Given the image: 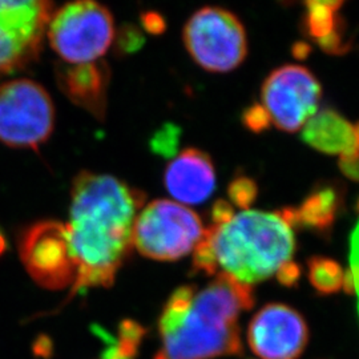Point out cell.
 Wrapping results in <instances>:
<instances>
[{
  "mask_svg": "<svg viewBox=\"0 0 359 359\" xmlns=\"http://www.w3.org/2000/svg\"><path fill=\"white\" fill-rule=\"evenodd\" d=\"M212 228L218 269L250 286L276 276L294 255L293 229L277 212L249 209Z\"/></svg>",
  "mask_w": 359,
  "mask_h": 359,
  "instance_id": "cell-3",
  "label": "cell"
},
{
  "mask_svg": "<svg viewBox=\"0 0 359 359\" xmlns=\"http://www.w3.org/2000/svg\"><path fill=\"white\" fill-rule=\"evenodd\" d=\"M258 192L259 189L256 180L245 175H237L228 187L229 203L245 210H249V208L256 203Z\"/></svg>",
  "mask_w": 359,
  "mask_h": 359,
  "instance_id": "cell-20",
  "label": "cell"
},
{
  "mask_svg": "<svg viewBox=\"0 0 359 359\" xmlns=\"http://www.w3.org/2000/svg\"><path fill=\"white\" fill-rule=\"evenodd\" d=\"M321 97V83L304 65L273 69L261 87L262 105L271 123L287 133L299 130L318 112Z\"/></svg>",
  "mask_w": 359,
  "mask_h": 359,
  "instance_id": "cell-8",
  "label": "cell"
},
{
  "mask_svg": "<svg viewBox=\"0 0 359 359\" xmlns=\"http://www.w3.org/2000/svg\"><path fill=\"white\" fill-rule=\"evenodd\" d=\"M302 140L316 151L326 154H357L353 126L333 108H325L302 127Z\"/></svg>",
  "mask_w": 359,
  "mask_h": 359,
  "instance_id": "cell-14",
  "label": "cell"
},
{
  "mask_svg": "<svg viewBox=\"0 0 359 359\" xmlns=\"http://www.w3.org/2000/svg\"><path fill=\"white\" fill-rule=\"evenodd\" d=\"M144 203L142 191L114 176L86 170L77 175L65 225L76 264L74 294L114 283L133 245V226Z\"/></svg>",
  "mask_w": 359,
  "mask_h": 359,
  "instance_id": "cell-1",
  "label": "cell"
},
{
  "mask_svg": "<svg viewBox=\"0 0 359 359\" xmlns=\"http://www.w3.org/2000/svg\"><path fill=\"white\" fill-rule=\"evenodd\" d=\"M182 39L193 60L208 72H231L248 56L243 22L222 7L208 6L197 10L184 27Z\"/></svg>",
  "mask_w": 359,
  "mask_h": 359,
  "instance_id": "cell-5",
  "label": "cell"
},
{
  "mask_svg": "<svg viewBox=\"0 0 359 359\" xmlns=\"http://www.w3.org/2000/svg\"><path fill=\"white\" fill-rule=\"evenodd\" d=\"M354 129V137H355V145H357V149L359 152V121L353 127Z\"/></svg>",
  "mask_w": 359,
  "mask_h": 359,
  "instance_id": "cell-29",
  "label": "cell"
},
{
  "mask_svg": "<svg viewBox=\"0 0 359 359\" xmlns=\"http://www.w3.org/2000/svg\"><path fill=\"white\" fill-rule=\"evenodd\" d=\"M20 257L28 274L51 289H65L76 280V264L65 224L43 221L31 226L20 241Z\"/></svg>",
  "mask_w": 359,
  "mask_h": 359,
  "instance_id": "cell-10",
  "label": "cell"
},
{
  "mask_svg": "<svg viewBox=\"0 0 359 359\" xmlns=\"http://www.w3.org/2000/svg\"><path fill=\"white\" fill-rule=\"evenodd\" d=\"M344 188L338 182H318L297 208L299 229L304 228L321 236L330 234L344 205Z\"/></svg>",
  "mask_w": 359,
  "mask_h": 359,
  "instance_id": "cell-15",
  "label": "cell"
},
{
  "mask_svg": "<svg viewBox=\"0 0 359 359\" xmlns=\"http://www.w3.org/2000/svg\"><path fill=\"white\" fill-rule=\"evenodd\" d=\"M142 23L148 32L151 34H163L167 28L165 19L157 13H148L142 16Z\"/></svg>",
  "mask_w": 359,
  "mask_h": 359,
  "instance_id": "cell-27",
  "label": "cell"
},
{
  "mask_svg": "<svg viewBox=\"0 0 359 359\" xmlns=\"http://www.w3.org/2000/svg\"><path fill=\"white\" fill-rule=\"evenodd\" d=\"M55 4L46 0H0V74H10L34 63Z\"/></svg>",
  "mask_w": 359,
  "mask_h": 359,
  "instance_id": "cell-9",
  "label": "cell"
},
{
  "mask_svg": "<svg viewBox=\"0 0 359 359\" xmlns=\"http://www.w3.org/2000/svg\"><path fill=\"white\" fill-rule=\"evenodd\" d=\"M345 271L329 257L313 256L308 259V278L311 286L322 295L334 294L342 289Z\"/></svg>",
  "mask_w": 359,
  "mask_h": 359,
  "instance_id": "cell-17",
  "label": "cell"
},
{
  "mask_svg": "<svg viewBox=\"0 0 359 359\" xmlns=\"http://www.w3.org/2000/svg\"><path fill=\"white\" fill-rule=\"evenodd\" d=\"M345 3L341 0H310L304 3L305 11L301 18V29L308 38L318 41L346 26L339 15Z\"/></svg>",
  "mask_w": 359,
  "mask_h": 359,
  "instance_id": "cell-16",
  "label": "cell"
},
{
  "mask_svg": "<svg viewBox=\"0 0 359 359\" xmlns=\"http://www.w3.org/2000/svg\"><path fill=\"white\" fill-rule=\"evenodd\" d=\"M338 167L346 179L359 182V152L339 156Z\"/></svg>",
  "mask_w": 359,
  "mask_h": 359,
  "instance_id": "cell-26",
  "label": "cell"
},
{
  "mask_svg": "<svg viewBox=\"0 0 359 359\" xmlns=\"http://www.w3.org/2000/svg\"><path fill=\"white\" fill-rule=\"evenodd\" d=\"M145 329L136 321L120 323L118 337L104 351L103 359H135L142 345Z\"/></svg>",
  "mask_w": 359,
  "mask_h": 359,
  "instance_id": "cell-18",
  "label": "cell"
},
{
  "mask_svg": "<svg viewBox=\"0 0 359 359\" xmlns=\"http://www.w3.org/2000/svg\"><path fill=\"white\" fill-rule=\"evenodd\" d=\"M241 124L252 133H264L271 127V118L268 111L261 103H253L246 107L241 115Z\"/></svg>",
  "mask_w": 359,
  "mask_h": 359,
  "instance_id": "cell-21",
  "label": "cell"
},
{
  "mask_svg": "<svg viewBox=\"0 0 359 359\" xmlns=\"http://www.w3.org/2000/svg\"><path fill=\"white\" fill-rule=\"evenodd\" d=\"M246 339L259 359H298L308 346V323L289 305L268 304L253 316Z\"/></svg>",
  "mask_w": 359,
  "mask_h": 359,
  "instance_id": "cell-11",
  "label": "cell"
},
{
  "mask_svg": "<svg viewBox=\"0 0 359 359\" xmlns=\"http://www.w3.org/2000/svg\"><path fill=\"white\" fill-rule=\"evenodd\" d=\"M164 182L169 194L182 204H203L216 189V170L209 154L187 148L165 169Z\"/></svg>",
  "mask_w": 359,
  "mask_h": 359,
  "instance_id": "cell-12",
  "label": "cell"
},
{
  "mask_svg": "<svg viewBox=\"0 0 359 359\" xmlns=\"http://www.w3.org/2000/svg\"><path fill=\"white\" fill-rule=\"evenodd\" d=\"M180 128L173 124H167L160 132L156 133L152 140V148L156 154L164 157H172L177 154L179 147Z\"/></svg>",
  "mask_w": 359,
  "mask_h": 359,
  "instance_id": "cell-22",
  "label": "cell"
},
{
  "mask_svg": "<svg viewBox=\"0 0 359 359\" xmlns=\"http://www.w3.org/2000/svg\"><path fill=\"white\" fill-rule=\"evenodd\" d=\"M204 231L192 209L170 200H154L137 215L133 245L151 259L177 261L192 252Z\"/></svg>",
  "mask_w": 359,
  "mask_h": 359,
  "instance_id": "cell-6",
  "label": "cell"
},
{
  "mask_svg": "<svg viewBox=\"0 0 359 359\" xmlns=\"http://www.w3.org/2000/svg\"><path fill=\"white\" fill-rule=\"evenodd\" d=\"M53 126L51 96L40 84L19 79L0 86V142L36 149L51 136Z\"/></svg>",
  "mask_w": 359,
  "mask_h": 359,
  "instance_id": "cell-7",
  "label": "cell"
},
{
  "mask_svg": "<svg viewBox=\"0 0 359 359\" xmlns=\"http://www.w3.org/2000/svg\"><path fill=\"white\" fill-rule=\"evenodd\" d=\"M256 304L255 289L219 271L198 289L177 287L158 318L161 345L154 359H215L244 354L238 320Z\"/></svg>",
  "mask_w": 359,
  "mask_h": 359,
  "instance_id": "cell-2",
  "label": "cell"
},
{
  "mask_svg": "<svg viewBox=\"0 0 359 359\" xmlns=\"http://www.w3.org/2000/svg\"><path fill=\"white\" fill-rule=\"evenodd\" d=\"M313 51V47L306 43V41H295L294 44L292 46V55L294 56L297 60H305L308 59L309 55Z\"/></svg>",
  "mask_w": 359,
  "mask_h": 359,
  "instance_id": "cell-28",
  "label": "cell"
},
{
  "mask_svg": "<svg viewBox=\"0 0 359 359\" xmlns=\"http://www.w3.org/2000/svg\"><path fill=\"white\" fill-rule=\"evenodd\" d=\"M4 248H6V241H4V237H3V236H1V233H0V255L3 253Z\"/></svg>",
  "mask_w": 359,
  "mask_h": 359,
  "instance_id": "cell-30",
  "label": "cell"
},
{
  "mask_svg": "<svg viewBox=\"0 0 359 359\" xmlns=\"http://www.w3.org/2000/svg\"><path fill=\"white\" fill-rule=\"evenodd\" d=\"M357 210L359 212V200L357 203ZM348 270L353 276L354 283V294L358 297L359 313V219L350 237V266Z\"/></svg>",
  "mask_w": 359,
  "mask_h": 359,
  "instance_id": "cell-23",
  "label": "cell"
},
{
  "mask_svg": "<svg viewBox=\"0 0 359 359\" xmlns=\"http://www.w3.org/2000/svg\"><path fill=\"white\" fill-rule=\"evenodd\" d=\"M302 276V269L298 264H295L293 261H289L286 264H283L280 269L277 270L276 277L278 280V283H281L285 287H295Z\"/></svg>",
  "mask_w": 359,
  "mask_h": 359,
  "instance_id": "cell-24",
  "label": "cell"
},
{
  "mask_svg": "<svg viewBox=\"0 0 359 359\" xmlns=\"http://www.w3.org/2000/svg\"><path fill=\"white\" fill-rule=\"evenodd\" d=\"M57 83L65 96L99 120L107 114V92L109 69L105 63L60 65L56 71Z\"/></svg>",
  "mask_w": 359,
  "mask_h": 359,
  "instance_id": "cell-13",
  "label": "cell"
},
{
  "mask_svg": "<svg viewBox=\"0 0 359 359\" xmlns=\"http://www.w3.org/2000/svg\"><path fill=\"white\" fill-rule=\"evenodd\" d=\"M193 273H204L205 276H216L218 271L217 259L213 248L212 225L204 231L198 244L193 249Z\"/></svg>",
  "mask_w": 359,
  "mask_h": 359,
  "instance_id": "cell-19",
  "label": "cell"
},
{
  "mask_svg": "<svg viewBox=\"0 0 359 359\" xmlns=\"http://www.w3.org/2000/svg\"><path fill=\"white\" fill-rule=\"evenodd\" d=\"M233 217H234V209L229 201L219 198L212 205V209H210L212 225L222 226L231 221Z\"/></svg>",
  "mask_w": 359,
  "mask_h": 359,
  "instance_id": "cell-25",
  "label": "cell"
},
{
  "mask_svg": "<svg viewBox=\"0 0 359 359\" xmlns=\"http://www.w3.org/2000/svg\"><path fill=\"white\" fill-rule=\"evenodd\" d=\"M47 35L67 65L95 63L112 44L114 18L96 1L68 3L52 13Z\"/></svg>",
  "mask_w": 359,
  "mask_h": 359,
  "instance_id": "cell-4",
  "label": "cell"
}]
</instances>
